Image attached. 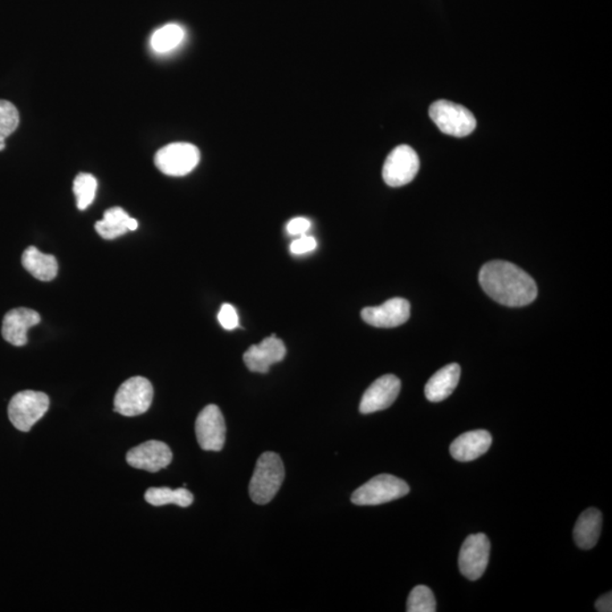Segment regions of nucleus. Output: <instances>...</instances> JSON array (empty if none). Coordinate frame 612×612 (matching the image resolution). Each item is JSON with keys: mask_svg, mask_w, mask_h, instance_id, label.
Instances as JSON below:
<instances>
[{"mask_svg": "<svg viewBox=\"0 0 612 612\" xmlns=\"http://www.w3.org/2000/svg\"><path fill=\"white\" fill-rule=\"evenodd\" d=\"M479 281L492 300L509 308L529 305L537 296V286L532 277L508 261L485 263L480 271Z\"/></svg>", "mask_w": 612, "mask_h": 612, "instance_id": "f257e3e1", "label": "nucleus"}, {"mask_svg": "<svg viewBox=\"0 0 612 612\" xmlns=\"http://www.w3.org/2000/svg\"><path fill=\"white\" fill-rule=\"evenodd\" d=\"M284 479L285 467L280 456L276 452H264L259 457L248 488L251 499L258 505L271 503L279 491Z\"/></svg>", "mask_w": 612, "mask_h": 612, "instance_id": "f03ea898", "label": "nucleus"}, {"mask_svg": "<svg viewBox=\"0 0 612 612\" xmlns=\"http://www.w3.org/2000/svg\"><path fill=\"white\" fill-rule=\"evenodd\" d=\"M410 493L405 481L390 475H381L355 490L352 503L357 506H377L397 500Z\"/></svg>", "mask_w": 612, "mask_h": 612, "instance_id": "7ed1b4c3", "label": "nucleus"}, {"mask_svg": "<svg viewBox=\"0 0 612 612\" xmlns=\"http://www.w3.org/2000/svg\"><path fill=\"white\" fill-rule=\"evenodd\" d=\"M431 120L447 136L465 137L476 128L475 115L463 106L447 100H440L428 109Z\"/></svg>", "mask_w": 612, "mask_h": 612, "instance_id": "20e7f679", "label": "nucleus"}, {"mask_svg": "<svg viewBox=\"0 0 612 612\" xmlns=\"http://www.w3.org/2000/svg\"><path fill=\"white\" fill-rule=\"evenodd\" d=\"M49 397L44 393L24 390L13 396L8 405L12 424L22 432L30 431L49 410Z\"/></svg>", "mask_w": 612, "mask_h": 612, "instance_id": "39448f33", "label": "nucleus"}, {"mask_svg": "<svg viewBox=\"0 0 612 612\" xmlns=\"http://www.w3.org/2000/svg\"><path fill=\"white\" fill-rule=\"evenodd\" d=\"M153 399V387L148 379L129 378L120 387L114 401L115 412L122 416L141 415L149 410Z\"/></svg>", "mask_w": 612, "mask_h": 612, "instance_id": "423d86ee", "label": "nucleus"}, {"mask_svg": "<svg viewBox=\"0 0 612 612\" xmlns=\"http://www.w3.org/2000/svg\"><path fill=\"white\" fill-rule=\"evenodd\" d=\"M200 162V151L191 143L177 142L163 146L154 156V163L162 174L182 177L194 170Z\"/></svg>", "mask_w": 612, "mask_h": 612, "instance_id": "0eeeda50", "label": "nucleus"}, {"mask_svg": "<svg viewBox=\"0 0 612 612\" xmlns=\"http://www.w3.org/2000/svg\"><path fill=\"white\" fill-rule=\"evenodd\" d=\"M419 169L420 159L415 150L405 145H399L386 159L383 181L391 187H401L413 181Z\"/></svg>", "mask_w": 612, "mask_h": 612, "instance_id": "6e6552de", "label": "nucleus"}, {"mask_svg": "<svg viewBox=\"0 0 612 612\" xmlns=\"http://www.w3.org/2000/svg\"><path fill=\"white\" fill-rule=\"evenodd\" d=\"M490 550H491V545L485 534L468 536L460 548L459 558L460 573L469 581H476L483 577L489 564Z\"/></svg>", "mask_w": 612, "mask_h": 612, "instance_id": "1a4fd4ad", "label": "nucleus"}, {"mask_svg": "<svg viewBox=\"0 0 612 612\" xmlns=\"http://www.w3.org/2000/svg\"><path fill=\"white\" fill-rule=\"evenodd\" d=\"M195 434L203 451H220L226 442V423L217 405H208L198 415Z\"/></svg>", "mask_w": 612, "mask_h": 612, "instance_id": "9d476101", "label": "nucleus"}, {"mask_svg": "<svg viewBox=\"0 0 612 612\" xmlns=\"http://www.w3.org/2000/svg\"><path fill=\"white\" fill-rule=\"evenodd\" d=\"M401 381L394 374H386L377 379L363 395L360 404L361 413H375L390 407L401 393Z\"/></svg>", "mask_w": 612, "mask_h": 612, "instance_id": "9b49d317", "label": "nucleus"}, {"mask_svg": "<svg viewBox=\"0 0 612 612\" xmlns=\"http://www.w3.org/2000/svg\"><path fill=\"white\" fill-rule=\"evenodd\" d=\"M126 460L134 468L156 473L169 467L173 460V452L166 443L150 440L130 449Z\"/></svg>", "mask_w": 612, "mask_h": 612, "instance_id": "f8f14e48", "label": "nucleus"}, {"mask_svg": "<svg viewBox=\"0 0 612 612\" xmlns=\"http://www.w3.org/2000/svg\"><path fill=\"white\" fill-rule=\"evenodd\" d=\"M361 314L367 325L377 328H395L410 319L411 305L410 302L395 297L382 305L363 309Z\"/></svg>", "mask_w": 612, "mask_h": 612, "instance_id": "ddd939ff", "label": "nucleus"}, {"mask_svg": "<svg viewBox=\"0 0 612 612\" xmlns=\"http://www.w3.org/2000/svg\"><path fill=\"white\" fill-rule=\"evenodd\" d=\"M284 341L279 340L276 334L265 338L258 345H252L245 352L243 360L251 373H267L271 366L284 360L286 357Z\"/></svg>", "mask_w": 612, "mask_h": 612, "instance_id": "4468645a", "label": "nucleus"}, {"mask_svg": "<svg viewBox=\"0 0 612 612\" xmlns=\"http://www.w3.org/2000/svg\"><path fill=\"white\" fill-rule=\"evenodd\" d=\"M40 321V314L35 310L27 308L11 310L3 320L4 340L18 347L27 345L28 329L38 325Z\"/></svg>", "mask_w": 612, "mask_h": 612, "instance_id": "2eb2a0df", "label": "nucleus"}, {"mask_svg": "<svg viewBox=\"0 0 612 612\" xmlns=\"http://www.w3.org/2000/svg\"><path fill=\"white\" fill-rule=\"evenodd\" d=\"M492 435L485 430L469 431L460 435L451 444L452 459L459 462H472L479 459L491 447Z\"/></svg>", "mask_w": 612, "mask_h": 612, "instance_id": "dca6fc26", "label": "nucleus"}, {"mask_svg": "<svg viewBox=\"0 0 612 612\" xmlns=\"http://www.w3.org/2000/svg\"><path fill=\"white\" fill-rule=\"evenodd\" d=\"M460 378V366L457 363H451L438 373L432 375L426 385L424 394L428 401L432 403L443 402L454 393Z\"/></svg>", "mask_w": 612, "mask_h": 612, "instance_id": "f3484780", "label": "nucleus"}, {"mask_svg": "<svg viewBox=\"0 0 612 612\" xmlns=\"http://www.w3.org/2000/svg\"><path fill=\"white\" fill-rule=\"evenodd\" d=\"M602 529V514L597 508H589L579 515L574 528L575 544L583 550L594 548Z\"/></svg>", "mask_w": 612, "mask_h": 612, "instance_id": "a211bd4d", "label": "nucleus"}, {"mask_svg": "<svg viewBox=\"0 0 612 612\" xmlns=\"http://www.w3.org/2000/svg\"><path fill=\"white\" fill-rule=\"evenodd\" d=\"M137 220L129 217L120 207L110 208L104 214V219L96 223L98 234L105 239H115L129 231H137Z\"/></svg>", "mask_w": 612, "mask_h": 612, "instance_id": "6ab92c4d", "label": "nucleus"}, {"mask_svg": "<svg viewBox=\"0 0 612 612\" xmlns=\"http://www.w3.org/2000/svg\"><path fill=\"white\" fill-rule=\"evenodd\" d=\"M23 267L35 279L41 281H51L59 273V263L54 255H44L35 247H27L22 255Z\"/></svg>", "mask_w": 612, "mask_h": 612, "instance_id": "aec40b11", "label": "nucleus"}, {"mask_svg": "<svg viewBox=\"0 0 612 612\" xmlns=\"http://www.w3.org/2000/svg\"><path fill=\"white\" fill-rule=\"evenodd\" d=\"M146 503L161 507V506L174 504L179 507H189L193 504L194 497L185 488L170 489V488H150L146 490L145 495Z\"/></svg>", "mask_w": 612, "mask_h": 612, "instance_id": "412c9836", "label": "nucleus"}, {"mask_svg": "<svg viewBox=\"0 0 612 612\" xmlns=\"http://www.w3.org/2000/svg\"><path fill=\"white\" fill-rule=\"evenodd\" d=\"M185 36L183 27L178 24H167L154 32L151 38V47L159 54H165L177 48Z\"/></svg>", "mask_w": 612, "mask_h": 612, "instance_id": "4be33fe9", "label": "nucleus"}, {"mask_svg": "<svg viewBox=\"0 0 612 612\" xmlns=\"http://www.w3.org/2000/svg\"><path fill=\"white\" fill-rule=\"evenodd\" d=\"M97 187V178L93 175L87 173L77 175L73 184V191H75L77 208L80 210L87 209L95 201Z\"/></svg>", "mask_w": 612, "mask_h": 612, "instance_id": "5701e85b", "label": "nucleus"}, {"mask_svg": "<svg viewBox=\"0 0 612 612\" xmlns=\"http://www.w3.org/2000/svg\"><path fill=\"white\" fill-rule=\"evenodd\" d=\"M408 612H435L436 602L434 593L428 586L419 585L412 590L407 600Z\"/></svg>", "mask_w": 612, "mask_h": 612, "instance_id": "b1692460", "label": "nucleus"}, {"mask_svg": "<svg viewBox=\"0 0 612 612\" xmlns=\"http://www.w3.org/2000/svg\"><path fill=\"white\" fill-rule=\"evenodd\" d=\"M20 114L12 102L0 100V145L19 128Z\"/></svg>", "mask_w": 612, "mask_h": 612, "instance_id": "393cba45", "label": "nucleus"}, {"mask_svg": "<svg viewBox=\"0 0 612 612\" xmlns=\"http://www.w3.org/2000/svg\"><path fill=\"white\" fill-rule=\"evenodd\" d=\"M218 321L224 329L234 330L239 326V314L231 304H223L218 313Z\"/></svg>", "mask_w": 612, "mask_h": 612, "instance_id": "a878e982", "label": "nucleus"}, {"mask_svg": "<svg viewBox=\"0 0 612 612\" xmlns=\"http://www.w3.org/2000/svg\"><path fill=\"white\" fill-rule=\"evenodd\" d=\"M317 247L316 239L312 238V236L302 235L299 239L293 240L291 252L296 255H305V253L316 250Z\"/></svg>", "mask_w": 612, "mask_h": 612, "instance_id": "bb28decb", "label": "nucleus"}, {"mask_svg": "<svg viewBox=\"0 0 612 612\" xmlns=\"http://www.w3.org/2000/svg\"><path fill=\"white\" fill-rule=\"evenodd\" d=\"M311 227V223L309 219L299 217L294 218L287 224V231L292 236L305 235V232Z\"/></svg>", "mask_w": 612, "mask_h": 612, "instance_id": "cd10ccee", "label": "nucleus"}, {"mask_svg": "<svg viewBox=\"0 0 612 612\" xmlns=\"http://www.w3.org/2000/svg\"><path fill=\"white\" fill-rule=\"evenodd\" d=\"M595 609L599 612H611L612 611V593L602 595L601 598L595 602Z\"/></svg>", "mask_w": 612, "mask_h": 612, "instance_id": "c85d7f7f", "label": "nucleus"}, {"mask_svg": "<svg viewBox=\"0 0 612 612\" xmlns=\"http://www.w3.org/2000/svg\"><path fill=\"white\" fill-rule=\"evenodd\" d=\"M5 146H6L5 143H2V145H0V151H3L4 149H5Z\"/></svg>", "mask_w": 612, "mask_h": 612, "instance_id": "c756f323", "label": "nucleus"}]
</instances>
